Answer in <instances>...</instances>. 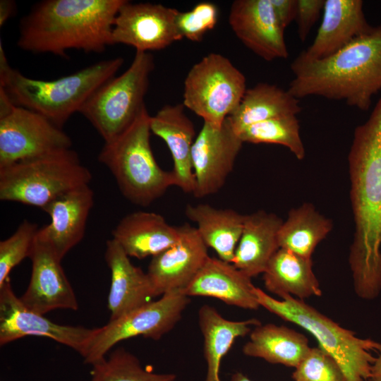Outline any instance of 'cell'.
Masks as SVG:
<instances>
[{"instance_id":"6da1fadb","label":"cell","mask_w":381,"mask_h":381,"mask_svg":"<svg viewBox=\"0 0 381 381\" xmlns=\"http://www.w3.org/2000/svg\"><path fill=\"white\" fill-rule=\"evenodd\" d=\"M348 162L355 225L349 262L356 294L370 301L381 292V97L355 128Z\"/></svg>"},{"instance_id":"7a4b0ae2","label":"cell","mask_w":381,"mask_h":381,"mask_svg":"<svg viewBox=\"0 0 381 381\" xmlns=\"http://www.w3.org/2000/svg\"><path fill=\"white\" fill-rule=\"evenodd\" d=\"M126 0H44L20 21L17 44L32 53H100L111 43L116 16Z\"/></svg>"},{"instance_id":"3957f363","label":"cell","mask_w":381,"mask_h":381,"mask_svg":"<svg viewBox=\"0 0 381 381\" xmlns=\"http://www.w3.org/2000/svg\"><path fill=\"white\" fill-rule=\"evenodd\" d=\"M288 90L298 99L320 96L368 111L381 90V24L322 59L299 54L291 63Z\"/></svg>"},{"instance_id":"277c9868","label":"cell","mask_w":381,"mask_h":381,"mask_svg":"<svg viewBox=\"0 0 381 381\" xmlns=\"http://www.w3.org/2000/svg\"><path fill=\"white\" fill-rule=\"evenodd\" d=\"M123 64V58L115 57L56 80L34 79L9 65L1 42L0 87L14 104L37 112L62 128L101 85L115 76Z\"/></svg>"},{"instance_id":"5b68a950","label":"cell","mask_w":381,"mask_h":381,"mask_svg":"<svg viewBox=\"0 0 381 381\" xmlns=\"http://www.w3.org/2000/svg\"><path fill=\"white\" fill-rule=\"evenodd\" d=\"M150 116L146 107L121 134L104 142L98 160L114 176L123 195L146 207L175 186L171 171L157 164L150 145Z\"/></svg>"},{"instance_id":"8992f818","label":"cell","mask_w":381,"mask_h":381,"mask_svg":"<svg viewBox=\"0 0 381 381\" xmlns=\"http://www.w3.org/2000/svg\"><path fill=\"white\" fill-rule=\"evenodd\" d=\"M255 294L260 306L310 333L338 363L348 381H368L373 353L379 352L381 343L357 337L302 300L291 296L277 300L256 286Z\"/></svg>"},{"instance_id":"52a82bcc","label":"cell","mask_w":381,"mask_h":381,"mask_svg":"<svg viewBox=\"0 0 381 381\" xmlns=\"http://www.w3.org/2000/svg\"><path fill=\"white\" fill-rule=\"evenodd\" d=\"M90 170L72 149L0 168V200L42 210L59 195L89 185Z\"/></svg>"},{"instance_id":"ba28073f","label":"cell","mask_w":381,"mask_h":381,"mask_svg":"<svg viewBox=\"0 0 381 381\" xmlns=\"http://www.w3.org/2000/svg\"><path fill=\"white\" fill-rule=\"evenodd\" d=\"M154 68L152 54L136 52L130 66L101 85L84 104L79 113L104 142L125 131L145 107V96Z\"/></svg>"},{"instance_id":"9c48e42d","label":"cell","mask_w":381,"mask_h":381,"mask_svg":"<svg viewBox=\"0 0 381 381\" xmlns=\"http://www.w3.org/2000/svg\"><path fill=\"white\" fill-rule=\"evenodd\" d=\"M243 73L224 56L210 53L189 70L183 106L213 126H221L236 109L246 91Z\"/></svg>"},{"instance_id":"30bf717a","label":"cell","mask_w":381,"mask_h":381,"mask_svg":"<svg viewBox=\"0 0 381 381\" xmlns=\"http://www.w3.org/2000/svg\"><path fill=\"white\" fill-rule=\"evenodd\" d=\"M71 138L44 116L14 104L0 87V168L71 149Z\"/></svg>"},{"instance_id":"8fae6325","label":"cell","mask_w":381,"mask_h":381,"mask_svg":"<svg viewBox=\"0 0 381 381\" xmlns=\"http://www.w3.org/2000/svg\"><path fill=\"white\" fill-rule=\"evenodd\" d=\"M190 302L183 291L167 292L162 298L145 304L98 327L83 356L85 363L95 365L119 341L143 336L158 340L180 320Z\"/></svg>"},{"instance_id":"7c38bea8","label":"cell","mask_w":381,"mask_h":381,"mask_svg":"<svg viewBox=\"0 0 381 381\" xmlns=\"http://www.w3.org/2000/svg\"><path fill=\"white\" fill-rule=\"evenodd\" d=\"M97 328L56 324L25 307L14 294L9 278L0 286L1 346L25 336L44 337L71 348L83 357Z\"/></svg>"},{"instance_id":"4fadbf2b","label":"cell","mask_w":381,"mask_h":381,"mask_svg":"<svg viewBox=\"0 0 381 381\" xmlns=\"http://www.w3.org/2000/svg\"><path fill=\"white\" fill-rule=\"evenodd\" d=\"M179 11L159 4L126 0L114 20L111 43L131 46L139 52L165 49L183 38L176 23Z\"/></svg>"},{"instance_id":"5bb4252c","label":"cell","mask_w":381,"mask_h":381,"mask_svg":"<svg viewBox=\"0 0 381 381\" xmlns=\"http://www.w3.org/2000/svg\"><path fill=\"white\" fill-rule=\"evenodd\" d=\"M243 144L227 118L219 127L203 123L191 154L196 198L214 194L222 188Z\"/></svg>"},{"instance_id":"9a60e30c","label":"cell","mask_w":381,"mask_h":381,"mask_svg":"<svg viewBox=\"0 0 381 381\" xmlns=\"http://www.w3.org/2000/svg\"><path fill=\"white\" fill-rule=\"evenodd\" d=\"M29 258L32 262L30 279L20 297L23 305L42 315L56 309L77 310L78 303L61 265V259L37 234Z\"/></svg>"},{"instance_id":"2e32d148","label":"cell","mask_w":381,"mask_h":381,"mask_svg":"<svg viewBox=\"0 0 381 381\" xmlns=\"http://www.w3.org/2000/svg\"><path fill=\"white\" fill-rule=\"evenodd\" d=\"M176 242L155 255L147 274L156 296L173 291H184L209 257L207 247L196 228L188 224L178 227Z\"/></svg>"},{"instance_id":"e0dca14e","label":"cell","mask_w":381,"mask_h":381,"mask_svg":"<svg viewBox=\"0 0 381 381\" xmlns=\"http://www.w3.org/2000/svg\"><path fill=\"white\" fill-rule=\"evenodd\" d=\"M229 23L239 40L265 61L286 59L284 32L270 0H236L229 11Z\"/></svg>"},{"instance_id":"ac0fdd59","label":"cell","mask_w":381,"mask_h":381,"mask_svg":"<svg viewBox=\"0 0 381 381\" xmlns=\"http://www.w3.org/2000/svg\"><path fill=\"white\" fill-rule=\"evenodd\" d=\"M93 205L94 193L89 185L59 195L42 209L51 222L38 229L37 236L49 243L62 260L82 241Z\"/></svg>"},{"instance_id":"d6986e66","label":"cell","mask_w":381,"mask_h":381,"mask_svg":"<svg viewBox=\"0 0 381 381\" xmlns=\"http://www.w3.org/2000/svg\"><path fill=\"white\" fill-rule=\"evenodd\" d=\"M315 40L300 53L306 59L329 56L373 28L365 18L362 0H325Z\"/></svg>"},{"instance_id":"ffe728a7","label":"cell","mask_w":381,"mask_h":381,"mask_svg":"<svg viewBox=\"0 0 381 381\" xmlns=\"http://www.w3.org/2000/svg\"><path fill=\"white\" fill-rule=\"evenodd\" d=\"M104 258L111 272L110 320L152 301L156 295L147 272L135 266L113 238L106 243Z\"/></svg>"},{"instance_id":"44dd1931","label":"cell","mask_w":381,"mask_h":381,"mask_svg":"<svg viewBox=\"0 0 381 381\" xmlns=\"http://www.w3.org/2000/svg\"><path fill=\"white\" fill-rule=\"evenodd\" d=\"M184 108L183 104L165 105L150 116V126L151 132L165 142L171 152L175 186L185 193H193L195 178L191 154L196 136L193 123Z\"/></svg>"},{"instance_id":"7402d4cb","label":"cell","mask_w":381,"mask_h":381,"mask_svg":"<svg viewBox=\"0 0 381 381\" xmlns=\"http://www.w3.org/2000/svg\"><path fill=\"white\" fill-rule=\"evenodd\" d=\"M251 278L232 263L209 256L183 291L187 296H208L227 305L258 310L260 305Z\"/></svg>"},{"instance_id":"603a6c76","label":"cell","mask_w":381,"mask_h":381,"mask_svg":"<svg viewBox=\"0 0 381 381\" xmlns=\"http://www.w3.org/2000/svg\"><path fill=\"white\" fill-rule=\"evenodd\" d=\"M112 236L129 257L143 259L174 245L179 238V229L159 214L136 211L120 220Z\"/></svg>"},{"instance_id":"cb8c5ba5","label":"cell","mask_w":381,"mask_h":381,"mask_svg":"<svg viewBox=\"0 0 381 381\" xmlns=\"http://www.w3.org/2000/svg\"><path fill=\"white\" fill-rule=\"evenodd\" d=\"M282 223L277 214L264 210L245 215L232 264L250 278L263 274L279 249L278 232Z\"/></svg>"},{"instance_id":"d4e9b609","label":"cell","mask_w":381,"mask_h":381,"mask_svg":"<svg viewBox=\"0 0 381 381\" xmlns=\"http://www.w3.org/2000/svg\"><path fill=\"white\" fill-rule=\"evenodd\" d=\"M185 214L197 224L198 232L207 247L212 248L219 259L232 263L245 215L208 204H188Z\"/></svg>"},{"instance_id":"484cf974","label":"cell","mask_w":381,"mask_h":381,"mask_svg":"<svg viewBox=\"0 0 381 381\" xmlns=\"http://www.w3.org/2000/svg\"><path fill=\"white\" fill-rule=\"evenodd\" d=\"M263 280L266 289L280 298L291 296L303 301L322 295L312 259L282 248L270 259L263 272Z\"/></svg>"},{"instance_id":"4316f807","label":"cell","mask_w":381,"mask_h":381,"mask_svg":"<svg viewBox=\"0 0 381 381\" xmlns=\"http://www.w3.org/2000/svg\"><path fill=\"white\" fill-rule=\"evenodd\" d=\"M310 349L304 334L284 325L268 323L254 327L250 339L243 346V353L295 368Z\"/></svg>"},{"instance_id":"83f0119b","label":"cell","mask_w":381,"mask_h":381,"mask_svg":"<svg viewBox=\"0 0 381 381\" xmlns=\"http://www.w3.org/2000/svg\"><path fill=\"white\" fill-rule=\"evenodd\" d=\"M301 111L299 99L289 91L265 83L246 90L240 104L227 117L235 132L270 119L296 115Z\"/></svg>"},{"instance_id":"f1b7e54d","label":"cell","mask_w":381,"mask_h":381,"mask_svg":"<svg viewBox=\"0 0 381 381\" xmlns=\"http://www.w3.org/2000/svg\"><path fill=\"white\" fill-rule=\"evenodd\" d=\"M198 320L204 339V356L207 363L205 381H221V361L234 341L249 334L252 327H256L261 322L256 318L242 321L229 320L208 305L200 308Z\"/></svg>"},{"instance_id":"f546056e","label":"cell","mask_w":381,"mask_h":381,"mask_svg":"<svg viewBox=\"0 0 381 381\" xmlns=\"http://www.w3.org/2000/svg\"><path fill=\"white\" fill-rule=\"evenodd\" d=\"M331 219L321 214L314 205L305 202L291 209L278 232L279 248L305 258H311L316 246L332 231Z\"/></svg>"},{"instance_id":"4dcf8cb0","label":"cell","mask_w":381,"mask_h":381,"mask_svg":"<svg viewBox=\"0 0 381 381\" xmlns=\"http://www.w3.org/2000/svg\"><path fill=\"white\" fill-rule=\"evenodd\" d=\"M238 135L243 143L283 145L299 160L306 156L299 121L295 115L275 117L253 123L242 130Z\"/></svg>"},{"instance_id":"1f68e13d","label":"cell","mask_w":381,"mask_h":381,"mask_svg":"<svg viewBox=\"0 0 381 381\" xmlns=\"http://www.w3.org/2000/svg\"><path fill=\"white\" fill-rule=\"evenodd\" d=\"M91 381H174L173 373H155L144 368L139 360L123 348L93 365Z\"/></svg>"},{"instance_id":"d6a6232c","label":"cell","mask_w":381,"mask_h":381,"mask_svg":"<svg viewBox=\"0 0 381 381\" xmlns=\"http://www.w3.org/2000/svg\"><path fill=\"white\" fill-rule=\"evenodd\" d=\"M38 229L36 224L24 219L11 236L0 241V286L16 265L30 258Z\"/></svg>"},{"instance_id":"836d02e7","label":"cell","mask_w":381,"mask_h":381,"mask_svg":"<svg viewBox=\"0 0 381 381\" xmlns=\"http://www.w3.org/2000/svg\"><path fill=\"white\" fill-rule=\"evenodd\" d=\"M294 369V381H348L338 363L320 346L310 347Z\"/></svg>"},{"instance_id":"e575fe53","label":"cell","mask_w":381,"mask_h":381,"mask_svg":"<svg viewBox=\"0 0 381 381\" xmlns=\"http://www.w3.org/2000/svg\"><path fill=\"white\" fill-rule=\"evenodd\" d=\"M218 16V8L214 4L200 2L189 11H179L176 23L183 38L198 42L215 27Z\"/></svg>"},{"instance_id":"d590c367","label":"cell","mask_w":381,"mask_h":381,"mask_svg":"<svg viewBox=\"0 0 381 381\" xmlns=\"http://www.w3.org/2000/svg\"><path fill=\"white\" fill-rule=\"evenodd\" d=\"M325 0H297V11L295 20L298 35L301 41H305L313 26L323 11Z\"/></svg>"},{"instance_id":"8d00e7d4","label":"cell","mask_w":381,"mask_h":381,"mask_svg":"<svg viewBox=\"0 0 381 381\" xmlns=\"http://www.w3.org/2000/svg\"><path fill=\"white\" fill-rule=\"evenodd\" d=\"M275 16L283 30L295 20L297 0H270Z\"/></svg>"},{"instance_id":"74e56055","label":"cell","mask_w":381,"mask_h":381,"mask_svg":"<svg viewBox=\"0 0 381 381\" xmlns=\"http://www.w3.org/2000/svg\"><path fill=\"white\" fill-rule=\"evenodd\" d=\"M16 10V6L14 1H0V27H2L6 22L13 16Z\"/></svg>"},{"instance_id":"f35d334b","label":"cell","mask_w":381,"mask_h":381,"mask_svg":"<svg viewBox=\"0 0 381 381\" xmlns=\"http://www.w3.org/2000/svg\"><path fill=\"white\" fill-rule=\"evenodd\" d=\"M368 381H381V349L372 365Z\"/></svg>"},{"instance_id":"ab89813d","label":"cell","mask_w":381,"mask_h":381,"mask_svg":"<svg viewBox=\"0 0 381 381\" xmlns=\"http://www.w3.org/2000/svg\"><path fill=\"white\" fill-rule=\"evenodd\" d=\"M230 381H252L247 376L241 372L234 373Z\"/></svg>"}]
</instances>
